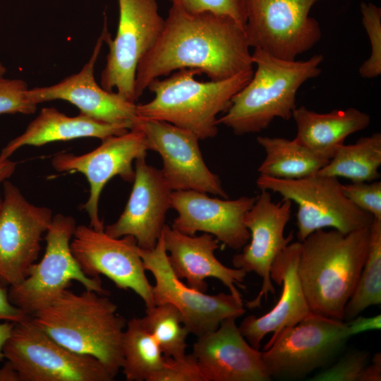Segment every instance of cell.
<instances>
[{
	"mask_svg": "<svg viewBox=\"0 0 381 381\" xmlns=\"http://www.w3.org/2000/svg\"><path fill=\"white\" fill-rule=\"evenodd\" d=\"M253 65L244 25L227 16L188 13L172 4L159 37L138 65L135 100L151 81L172 71L193 68L221 80Z\"/></svg>",
	"mask_w": 381,
	"mask_h": 381,
	"instance_id": "obj_1",
	"label": "cell"
},
{
	"mask_svg": "<svg viewBox=\"0 0 381 381\" xmlns=\"http://www.w3.org/2000/svg\"><path fill=\"white\" fill-rule=\"evenodd\" d=\"M370 227L346 234L319 229L301 242L298 276L312 313L344 320L367 256Z\"/></svg>",
	"mask_w": 381,
	"mask_h": 381,
	"instance_id": "obj_2",
	"label": "cell"
},
{
	"mask_svg": "<svg viewBox=\"0 0 381 381\" xmlns=\"http://www.w3.org/2000/svg\"><path fill=\"white\" fill-rule=\"evenodd\" d=\"M117 305L107 295L85 289H65L32 321L66 349L93 356L115 376L123 363L122 337L126 325Z\"/></svg>",
	"mask_w": 381,
	"mask_h": 381,
	"instance_id": "obj_3",
	"label": "cell"
},
{
	"mask_svg": "<svg viewBox=\"0 0 381 381\" xmlns=\"http://www.w3.org/2000/svg\"><path fill=\"white\" fill-rule=\"evenodd\" d=\"M256 70L248 83L236 93L218 125L235 135L258 133L276 118L289 120L296 107V96L308 80L321 73L323 56L315 54L306 61H287L259 49L252 54Z\"/></svg>",
	"mask_w": 381,
	"mask_h": 381,
	"instance_id": "obj_4",
	"label": "cell"
},
{
	"mask_svg": "<svg viewBox=\"0 0 381 381\" xmlns=\"http://www.w3.org/2000/svg\"><path fill=\"white\" fill-rule=\"evenodd\" d=\"M253 69L221 80L198 81L197 69L183 68L147 85L155 95L149 102L137 104L140 119L163 121L194 133L199 140L218 133L217 115L226 111L234 95L251 79Z\"/></svg>",
	"mask_w": 381,
	"mask_h": 381,
	"instance_id": "obj_5",
	"label": "cell"
},
{
	"mask_svg": "<svg viewBox=\"0 0 381 381\" xmlns=\"http://www.w3.org/2000/svg\"><path fill=\"white\" fill-rule=\"evenodd\" d=\"M351 337L346 321L311 313L268 341L262 362L271 379L300 380L327 367Z\"/></svg>",
	"mask_w": 381,
	"mask_h": 381,
	"instance_id": "obj_6",
	"label": "cell"
},
{
	"mask_svg": "<svg viewBox=\"0 0 381 381\" xmlns=\"http://www.w3.org/2000/svg\"><path fill=\"white\" fill-rule=\"evenodd\" d=\"M76 223L73 217L57 214L53 216L45 236L46 248L43 258L34 263L28 276L20 284L9 286L11 303L25 315L32 317L50 305L72 281H77L85 289L107 295L99 277L84 274L71 250Z\"/></svg>",
	"mask_w": 381,
	"mask_h": 381,
	"instance_id": "obj_7",
	"label": "cell"
},
{
	"mask_svg": "<svg viewBox=\"0 0 381 381\" xmlns=\"http://www.w3.org/2000/svg\"><path fill=\"white\" fill-rule=\"evenodd\" d=\"M257 186L279 194L297 206L296 236L302 242L314 231L331 228L346 234L370 227L375 218L344 195L338 178L315 174L298 179L259 175Z\"/></svg>",
	"mask_w": 381,
	"mask_h": 381,
	"instance_id": "obj_8",
	"label": "cell"
},
{
	"mask_svg": "<svg viewBox=\"0 0 381 381\" xmlns=\"http://www.w3.org/2000/svg\"><path fill=\"white\" fill-rule=\"evenodd\" d=\"M3 352L20 381H111L115 377L96 358L56 342L32 317L14 323Z\"/></svg>",
	"mask_w": 381,
	"mask_h": 381,
	"instance_id": "obj_9",
	"label": "cell"
},
{
	"mask_svg": "<svg viewBox=\"0 0 381 381\" xmlns=\"http://www.w3.org/2000/svg\"><path fill=\"white\" fill-rule=\"evenodd\" d=\"M119 19L114 39L110 37L106 20L103 40L109 47L107 62L101 73L104 90L116 92L135 102V81L138 65L159 37L164 19L157 0H118Z\"/></svg>",
	"mask_w": 381,
	"mask_h": 381,
	"instance_id": "obj_10",
	"label": "cell"
},
{
	"mask_svg": "<svg viewBox=\"0 0 381 381\" xmlns=\"http://www.w3.org/2000/svg\"><path fill=\"white\" fill-rule=\"evenodd\" d=\"M319 0H245L244 29L250 47L280 59L293 61L312 49L322 30L309 16Z\"/></svg>",
	"mask_w": 381,
	"mask_h": 381,
	"instance_id": "obj_11",
	"label": "cell"
},
{
	"mask_svg": "<svg viewBox=\"0 0 381 381\" xmlns=\"http://www.w3.org/2000/svg\"><path fill=\"white\" fill-rule=\"evenodd\" d=\"M146 271L155 279V305L171 303L180 312L189 333L200 337L219 327L229 318H238L246 313L243 300L231 293L209 295L185 284L174 273L167 258L162 234L152 250L139 248Z\"/></svg>",
	"mask_w": 381,
	"mask_h": 381,
	"instance_id": "obj_12",
	"label": "cell"
},
{
	"mask_svg": "<svg viewBox=\"0 0 381 381\" xmlns=\"http://www.w3.org/2000/svg\"><path fill=\"white\" fill-rule=\"evenodd\" d=\"M0 202V284L12 286L28 276L37 260L42 234L47 231L52 211L29 202L11 182H3Z\"/></svg>",
	"mask_w": 381,
	"mask_h": 381,
	"instance_id": "obj_13",
	"label": "cell"
},
{
	"mask_svg": "<svg viewBox=\"0 0 381 381\" xmlns=\"http://www.w3.org/2000/svg\"><path fill=\"white\" fill-rule=\"evenodd\" d=\"M71 250L87 276L97 277L103 274L117 288L134 291L146 308L155 306L152 285L146 277L134 237L115 238L104 231L78 225L71 241Z\"/></svg>",
	"mask_w": 381,
	"mask_h": 381,
	"instance_id": "obj_14",
	"label": "cell"
},
{
	"mask_svg": "<svg viewBox=\"0 0 381 381\" xmlns=\"http://www.w3.org/2000/svg\"><path fill=\"white\" fill-rule=\"evenodd\" d=\"M102 141L99 147L90 152L81 155L61 152L52 160L56 171L80 172L87 178L90 192L83 208L90 218V226L98 231L104 230L103 221L99 216V201L103 188L115 176L133 182L135 176L133 162L146 157L149 150L146 136L137 126Z\"/></svg>",
	"mask_w": 381,
	"mask_h": 381,
	"instance_id": "obj_15",
	"label": "cell"
},
{
	"mask_svg": "<svg viewBox=\"0 0 381 381\" xmlns=\"http://www.w3.org/2000/svg\"><path fill=\"white\" fill-rule=\"evenodd\" d=\"M291 206V200L282 199L276 202L270 191L262 190L246 214L244 222L250 238L242 251L233 257L232 264L236 268L246 273L254 272L262 278L257 296L246 303L249 308L260 307L263 297L266 299L269 294H275L270 270L277 257L294 238L293 232L287 236L284 235Z\"/></svg>",
	"mask_w": 381,
	"mask_h": 381,
	"instance_id": "obj_16",
	"label": "cell"
},
{
	"mask_svg": "<svg viewBox=\"0 0 381 381\" xmlns=\"http://www.w3.org/2000/svg\"><path fill=\"white\" fill-rule=\"evenodd\" d=\"M135 126L144 132L149 150L160 155L161 171L172 191L195 190L228 198L219 176L205 164L194 133L152 119H140Z\"/></svg>",
	"mask_w": 381,
	"mask_h": 381,
	"instance_id": "obj_17",
	"label": "cell"
},
{
	"mask_svg": "<svg viewBox=\"0 0 381 381\" xmlns=\"http://www.w3.org/2000/svg\"><path fill=\"white\" fill-rule=\"evenodd\" d=\"M255 198L241 196L228 200L195 190L172 191L171 206L178 215L171 227L188 236L207 233L229 248L239 250L250 238L244 218Z\"/></svg>",
	"mask_w": 381,
	"mask_h": 381,
	"instance_id": "obj_18",
	"label": "cell"
},
{
	"mask_svg": "<svg viewBox=\"0 0 381 381\" xmlns=\"http://www.w3.org/2000/svg\"><path fill=\"white\" fill-rule=\"evenodd\" d=\"M126 207L119 219L104 227L110 236H131L140 248L152 250L165 226L172 190L161 169L147 164L145 157L135 161V176Z\"/></svg>",
	"mask_w": 381,
	"mask_h": 381,
	"instance_id": "obj_19",
	"label": "cell"
},
{
	"mask_svg": "<svg viewBox=\"0 0 381 381\" xmlns=\"http://www.w3.org/2000/svg\"><path fill=\"white\" fill-rule=\"evenodd\" d=\"M103 42L102 33L89 61L78 73L50 86L29 89V99L37 105L52 100H65L76 106L80 114L97 121L128 124L131 129L134 128L140 119L137 104L116 92L104 90L95 80V66Z\"/></svg>",
	"mask_w": 381,
	"mask_h": 381,
	"instance_id": "obj_20",
	"label": "cell"
},
{
	"mask_svg": "<svg viewBox=\"0 0 381 381\" xmlns=\"http://www.w3.org/2000/svg\"><path fill=\"white\" fill-rule=\"evenodd\" d=\"M229 318L214 331L198 337L193 353L205 381H269L261 351L254 349Z\"/></svg>",
	"mask_w": 381,
	"mask_h": 381,
	"instance_id": "obj_21",
	"label": "cell"
},
{
	"mask_svg": "<svg viewBox=\"0 0 381 381\" xmlns=\"http://www.w3.org/2000/svg\"><path fill=\"white\" fill-rule=\"evenodd\" d=\"M162 238L174 273L179 279H185L188 286L206 292L208 285L205 279L215 278L229 289V293L242 300L236 285L244 287L242 283L247 273L241 269L226 267L216 258L214 252L219 248V241L215 237L207 233L186 235L165 224Z\"/></svg>",
	"mask_w": 381,
	"mask_h": 381,
	"instance_id": "obj_22",
	"label": "cell"
},
{
	"mask_svg": "<svg viewBox=\"0 0 381 381\" xmlns=\"http://www.w3.org/2000/svg\"><path fill=\"white\" fill-rule=\"evenodd\" d=\"M301 247L300 241L291 242L272 265V281L282 286L275 306L258 318L252 315L246 317L238 326L242 335L255 349L260 350L262 339L269 333H272L273 338L284 328L295 325L312 313L298 276Z\"/></svg>",
	"mask_w": 381,
	"mask_h": 381,
	"instance_id": "obj_23",
	"label": "cell"
},
{
	"mask_svg": "<svg viewBox=\"0 0 381 381\" xmlns=\"http://www.w3.org/2000/svg\"><path fill=\"white\" fill-rule=\"evenodd\" d=\"M131 129L128 124L107 123L97 121L83 114L68 116L53 107L41 109L38 116L25 131L11 140L0 155L9 157L25 145L41 146L55 141H66L80 138L92 137L102 140Z\"/></svg>",
	"mask_w": 381,
	"mask_h": 381,
	"instance_id": "obj_24",
	"label": "cell"
},
{
	"mask_svg": "<svg viewBox=\"0 0 381 381\" xmlns=\"http://www.w3.org/2000/svg\"><path fill=\"white\" fill-rule=\"evenodd\" d=\"M291 117L296 124L295 138L329 159L349 135L370 123L369 114L353 107L320 114L301 106L294 109Z\"/></svg>",
	"mask_w": 381,
	"mask_h": 381,
	"instance_id": "obj_25",
	"label": "cell"
},
{
	"mask_svg": "<svg viewBox=\"0 0 381 381\" xmlns=\"http://www.w3.org/2000/svg\"><path fill=\"white\" fill-rule=\"evenodd\" d=\"M265 157L258 169L261 176L282 179H298L317 174L329 159L300 143L279 137H257Z\"/></svg>",
	"mask_w": 381,
	"mask_h": 381,
	"instance_id": "obj_26",
	"label": "cell"
},
{
	"mask_svg": "<svg viewBox=\"0 0 381 381\" xmlns=\"http://www.w3.org/2000/svg\"><path fill=\"white\" fill-rule=\"evenodd\" d=\"M380 165L381 133H375L353 144L341 145L318 174L351 182H370L380 179Z\"/></svg>",
	"mask_w": 381,
	"mask_h": 381,
	"instance_id": "obj_27",
	"label": "cell"
},
{
	"mask_svg": "<svg viewBox=\"0 0 381 381\" xmlns=\"http://www.w3.org/2000/svg\"><path fill=\"white\" fill-rule=\"evenodd\" d=\"M122 371L128 381H149L161 368L164 355L154 337L139 318L127 322L122 337Z\"/></svg>",
	"mask_w": 381,
	"mask_h": 381,
	"instance_id": "obj_28",
	"label": "cell"
},
{
	"mask_svg": "<svg viewBox=\"0 0 381 381\" xmlns=\"http://www.w3.org/2000/svg\"><path fill=\"white\" fill-rule=\"evenodd\" d=\"M381 303V220L370 227L368 253L355 289L344 310V321L358 316L367 308Z\"/></svg>",
	"mask_w": 381,
	"mask_h": 381,
	"instance_id": "obj_29",
	"label": "cell"
},
{
	"mask_svg": "<svg viewBox=\"0 0 381 381\" xmlns=\"http://www.w3.org/2000/svg\"><path fill=\"white\" fill-rule=\"evenodd\" d=\"M139 320L154 337L164 356L176 358L186 353L189 332L174 305L165 303L146 308L145 316Z\"/></svg>",
	"mask_w": 381,
	"mask_h": 381,
	"instance_id": "obj_30",
	"label": "cell"
},
{
	"mask_svg": "<svg viewBox=\"0 0 381 381\" xmlns=\"http://www.w3.org/2000/svg\"><path fill=\"white\" fill-rule=\"evenodd\" d=\"M362 23L370 43V55L359 68L363 78H373L381 74V8L373 3L361 2Z\"/></svg>",
	"mask_w": 381,
	"mask_h": 381,
	"instance_id": "obj_31",
	"label": "cell"
},
{
	"mask_svg": "<svg viewBox=\"0 0 381 381\" xmlns=\"http://www.w3.org/2000/svg\"><path fill=\"white\" fill-rule=\"evenodd\" d=\"M370 361V353L353 350L341 357L337 362L320 371L310 381H358V377Z\"/></svg>",
	"mask_w": 381,
	"mask_h": 381,
	"instance_id": "obj_32",
	"label": "cell"
},
{
	"mask_svg": "<svg viewBox=\"0 0 381 381\" xmlns=\"http://www.w3.org/2000/svg\"><path fill=\"white\" fill-rule=\"evenodd\" d=\"M149 381H205L198 361L193 353L176 357L164 356L160 369Z\"/></svg>",
	"mask_w": 381,
	"mask_h": 381,
	"instance_id": "obj_33",
	"label": "cell"
},
{
	"mask_svg": "<svg viewBox=\"0 0 381 381\" xmlns=\"http://www.w3.org/2000/svg\"><path fill=\"white\" fill-rule=\"evenodd\" d=\"M27 83L22 79L0 80V115L3 114H33L37 104L28 96Z\"/></svg>",
	"mask_w": 381,
	"mask_h": 381,
	"instance_id": "obj_34",
	"label": "cell"
},
{
	"mask_svg": "<svg viewBox=\"0 0 381 381\" xmlns=\"http://www.w3.org/2000/svg\"><path fill=\"white\" fill-rule=\"evenodd\" d=\"M344 195L358 209L381 220V181L341 184Z\"/></svg>",
	"mask_w": 381,
	"mask_h": 381,
	"instance_id": "obj_35",
	"label": "cell"
},
{
	"mask_svg": "<svg viewBox=\"0 0 381 381\" xmlns=\"http://www.w3.org/2000/svg\"><path fill=\"white\" fill-rule=\"evenodd\" d=\"M172 4L192 13L210 12L227 16L245 26V0H170Z\"/></svg>",
	"mask_w": 381,
	"mask_h": 381,
	"instance_id": "obj_36",
	"label": "cell"
},
{
	"mask_svg": "<svg viewBox=\"0 0 381 381\" xmlns=\"http://www.w3.org/2000/svg\"><path fill=\"white\" fill-rule=\"evenodd\" d=\"M28 318L30 316L11 303L6 286L0 284V320L18 322Z\"/></svg>",
	"mask_w": 381,
	"mask_h": 381,
	"instance_id": "obj_37",
	"label": "cell"
},
{
	"mask_svg": "<svg viewBox=\"0 0 381 381\" xmlns=\"http://www.w3.org/2000/svg\"><path fill=\"white\" fill-rule=\"evenodd\" d=\"M346 322L352 337L366 331L380 329L381 327V315L379 314L368 318L358 315Z\"/></svg>",
	"mask_w": 381,
	"mask_h": 381,
	"instance_id": "obj_38",
	"label": "cell"
},
{
	"mask_svg": "<svg viewBox=\"0 0 381 381\" xmlns=\"http://www.w3.org/2000/svg\"><path fill=\"white\" fill-rule=\"evenodd\" d=\"M381 380V354L375 353L360 374L358 381H380Z\"/></svg>",
	"mask_w": 381,
	"mask_h": 381,
	"instance_id": "obj_39",
	"label": "cell"
},
{
	"mask_svg": "<svg viewBox=\"0 0 381 381\" xmlns=\"http://www.w3.org/2000/svg\"><path fill=\"white\" fill-rule=\"evenodd\" d=\"M16 162L0 155V184L10 178L16 168Z\"/></svg>",
	"mask_w": 381,
	"mask_h": 381,
	"instance_id": "obj_40",
	"label": "cell"
},
{
	"mask_svg": "<svg viewBox=\"0 0 381 381\" xmlns=\"http://www.w3.org/2000/svg\"><path fill=\"white\" fill-rule=\"evenodd\" d=\"M0 381H20L18 371L7 360L0 368Z\"/></svg>",
	"mask_w": 381,
	"mask_h": 381,
	"instance_id": "obj_41",
	"label": "cell"
},
{
	"mask_svg": "<svg viewBox=\"0 0 381 381\" xmlns=\"http://www.w3.org/2000/svg\"><path fill=\"white\" fill-rule=\"evenodd\" d=\"M14 323L10 321H4L0 324V362L5 360L3 349L4 344L10 337Z\"/></svg>",
	"mask_w": 381,
	"mask_h": 381,
	"instance_id": "obj_42",
	"label": "cell"
},
{
	"mask_svg": "<svg viewBox=\"0 0 381 381\" xmlns=\"http://www.w3.org/2000/svg\"><path fill=\"white\" fill-rule=\"evenodd\" d=\"M6 72V67L3 65V64L0 61V80L4 78V75Z\"/></svg>",
	"mask_w": 381,
	"mask_h": 381,
	"instance_id": "obj_43",
	"label": "cell"
},
{
	"mask_svg": "<svg viewBox=\"0 0 381 381\" xmlns=\"http://www.w3.org/2000/svg\"><path fill=\"white\" fill-rule=\"evenodd\" d=\"M1 195H0V202H1Z\"/></svg>",
	"mask_w": 381,
	"mask_h": 381,
	"instance_id": "obj_44",
	"label": "cell"
}]
</instances>
